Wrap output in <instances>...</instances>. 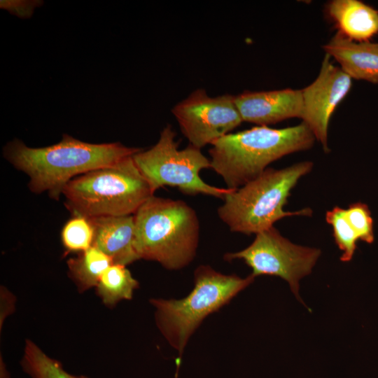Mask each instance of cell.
Wrapping results in <instances>:
<instances>
[{"mask_svg":"<svg viewBox=\"0 0 378 378\" xmlns=\"http://www.w3.org/2000/svg\"><path fill=\"white\" fill-rule=\"evenodd\" d=\"M134 249L139 259L182 269L195 258L200 239L195 211L180 200L153 195L134 214Z\"/></svg>","mask_w":378,"mask_h":378,"instance_id":"cell-3","label":"cell"},{"mask_svg":"<svg viewBox=\"0 0 378 378\" xmlns=\"http://www.w3.org/2000/svg\"><path fill=\"white\" fill-rule=\"evenodd\" d=\"M313 167L310 161L281 169L267 168L261 174L226 195L218 208L220 219L232 232L258 234L279 220L294 216H311L312 210L284 209L292 189Z\"/></svg>","mask_w":378,"mask_h":378,"instance_id":"cell-4","label":"cell"},{"mask_svg":"<svg viewBox=\"0 0 378 378\" xmlns=\"http://www.w3.org/2000/svg\"><path fill=\"white\" fill-rule=\"evenodd\" d=\"M326 220L332 226L335 241L342 251L340 260L349 262L354 256L359 238L346 217V209L334 206L326 212Z\"/></svg>","mask_w":378,"mask_h":378,"instance_id":"cell-18","label":"cell"},{"mask_svg":"<svg viewBox=\"0 0 378 378\" xmlns=\"http://www.w3.org/2000/svg\"><path fill=\"white\" fill-rule=\"evenodd\" d=\"M234 100L242 120L260 126L291 118H301L302 114L301 90L246 91L234 96Z\"/></svg>","mask_w":378,"mask_h":378,"instance_id":"cell-11","label":"cell"},{"mask_svg":"<svg viewBox=\"0 0 378 378\" xmlns=\"http://www.w3.org/2000/svg\"><path fill=\"white\" fill-rule=\"evenodd\" d=\"M20 365L31 378H88L67 372L59 361L46 355L29 340L25 341Z\"/></svg>","mask_w":378,"mask_h":378,"instance_id":"cell-17","label":"cell"},{"mask_svg":"<svg viewBox=\"0 0 378 378\" xmlns=\"http://www.w3.org/2000/svg\"><path fill=\"white\" fill-rule=\"evenodd\" d=\"M61 238L68 251L82 252L92 246L94 228L89 218L73 216L64 225Z\"/></svg>","mask_w":378,"mask_h":378,"instance_id":"cell-19","label":"cell"},{"mask_svg":"<svg viewBox=\"0 0 378 378\" xmlns=\"http://www.w3.org/2000/svg\"><path fill=\"white\" fill-rule=\"evenodd\" d=\"M315 139L303 122L282 129L261 125L230 133L211 144V168L227 188L237 189L261 174L272 162L310 148Z\"/></svg>","mask_w":378,"mask_h":378,"instance_id":"cell-2","label":"cell"},{"mask_svg":"<svg viewBox=\"0 0 378 378\" xmlns=\"http://www.w3.org/2000/svg\"><path fill=\"white\" fill-rule=\"evenodd\" d=\"M172 112L190 144L199 149L230 134L243 121L234 96L211 97L203 89L192 92Z\"/></svg>","mask_w":378,"mask_h":378,"instance_id":"cell-9","label":"cell"},{"mask_svg":"<svg viewBox=\"0 0 378 378\" xmlns=\"http://www.w3.org/2000/svg\"><path fill=\"white\" fill-rule=\"evenodd\" d=\"M97 293L103 303L113 307L122 300H131L139 282L125 265L112 264L102 274Z\"/></svg>","mask_w":378,"mask_h":378,"instance_id":"cell-16","label":"cell"},{"mask_svg":"<svg viewBox=\"0 0 378 378\" xmlns=\"http://www.w3.org/2000/svg\"><path fill=\"white\" fill-rule=\"evenodd\" d=\"M255 277L241 278L223 274L209 265L198 266L194 272V288L181 300L153 298L155 319L160 331L179 354L210 314L227 304L237 294L249 286Z\"/></svg>","mask_w":378,"mask_h":378,"instance_id":"cell-6","label":"cell"},{"mask_svg":"<svg viewBox=\"0 0 378 378\" xmlns=\"http://www.w3.org/2000/svg\"><path fill=\"white\" fill-rule=\"evenodd\" d=\"M318 248L295 244L283 237L274 226L255 234L244 249L227 253L224 259H241L252 270L251 274L279 276L286 281L292 292L299 297V281L309 274L320 257Z\"/></svg>","mask_w":378,"mask_h":378,"instance_id":"cell-8","label":"cell"},{"mask_svg":"<svg viewBox=\"0 0 378 378\" xmlns=\"http://www.w3.org/2000/svg\"><path fill=\"white\" fill-rule=\"evenodd\" d=\"M346 217L360 240L368 244L374 241L373 219L367 204L356 202L346 209Z\"/></svg>","mask_w":378,"mask_h":378,"instance_id":"cell-20","label":"cell"},{"mask_svg":"<svg viewBox=\"0 0 378 378\" xmlns=\"http://www.w3.org/2000/svg\"><path fill=\"white\" fill-rule=\"evenodd\" d=\"M154 193L132 156L78 176L62 190L72 216L87 218L134 215Z\"/></svg>","mask_w":378,"mask_h":378,"instance_id":"cell-5","label":"cell"},{"mask_svg":"<svg viewBox=\"0 0 378 378\" xmlns=\"http://www.w3.org/2000/svg\"><path fill=\"white\" fill-rule=\"evenodd\" d=\"M43 4L38 0H1L0 7L7 10L11 14L20 18L27 19L31 17L35 8Z\"/></svg>","mask_w":378,"mask_h":378,"instance_id":"cell-21","label":"cell"},{"mask_svg":"<svg viewBox=\"0 0 378 378\" xmlns=\"http://www.w3.org/2000/svg\"><path fill=\"white\" fill-rule=\"evenodd\" d=\"M141 150L119 142H84L64 134L59 142L42 148H31L14 139L4 147L3 155L29 176L28 186L31 192H47L52 199L58 200L71 179L133 156Z\"/></svg>","mask_w":378,"mask_h":378,"instance_id":"cell-1","label":"cell"},{"mask_svg":"<svg viewBox=\"0 0 378 378\" xmlns=\"http://www.w3.org/2000/svg\"><path fill=\"white\" fill-rule=\"evenodd\" d=\"M326 13L338 32L356 41L365 42L378 34V10L358 0H333Z\"/></svg>","mask_w":378,"mask_h":378,"instance_id":"cell-14","label":"cell"},{"mask_svg":"<svg viewBox=\"0 0 378 378\" xmlns=\"http://www.w3.org/2000/svg\"><path fill=\"white\" fill-rule=\"evenodd\" d=\"M112 264L110 257L93 246L67 261L69 276L80 292L96 287L103 272Z\"/></svg>","mask_w":378,"mask_h":378,"instance_id":"cell-15","label":"cell"},{"mask_svg":"<svg viewBox=\"0 0 378 378\" xmlns=\"http://www.w3.org/2000/svg\"><path fill=\"white\" fill-rule=\"evenodd\" d=\"M323 49L351 78L378 83V43L356 42L337 31Z\"/></svg>","mask_w":378,"mask_h":378,"instance_id":"cell-13","label":"cell"},{"mask_svg":"<svg viewBox=\"0 0 378 378\" xmlns=\"http://www.w3.org/2000/svg\"><path fill=\"white\" fill-rule=\"evenodd\" d=\"M89 219L94 228L92 246L110 257L113 264L126 266L139 260L134 246V215Z\"/></svg>","mask_w":378,"mask_h":378,"instance_id":"cell-12","label":"cell"},{"mask_svg":"<svg viewBox=\"0 0 378 378\" xmlns=\"http://www.w3.org/2000/svg\"><path fill=\"white\" fill-rule=\"evenodd\" d=\"M351 78L335 66L326 54L318 76L302 90L303 109L301 119L320 141L325 152L328 146V130L330 118L338 104L349 93Z\"/></svg>","mask_w":378,"mask_h":378,"instance_id":"cell-10","label":"cell"},{"mask_svg":"<svg viewBox=\"0 0 378 378\" xmlns=\"http://www.w3.org/2000/svg\"><path fill=\"white\" fill-rule=\"evenodd\" d=\"M175 136L172 127L167 125L152 148L132 156L153 191L168 186L177 188L185 195L202 194L223 200L234 189L221 188L204 182L200 172L211 168L210 160L191 144L178 149Z\"/></svg>","mask_w":378,"mask_h":378,"instance_id":"cell-7","label":"cell"}]
</instances>
